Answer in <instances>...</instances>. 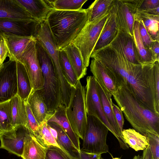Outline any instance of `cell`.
<instances>
[{
    "label": "cell",
    "mask_w": 159,
    "mask_h": 159,
    "mask_svg": "<svg viewBox=\"0 0 159 159\" xmlns=\"http://www.w3.org/2000/svg\"><path fill=\"white\" fill-rule=\"evenodd\" d=\"M87 0H49L53 9L68 11L81 10Z\"/></svg>",
    "instance_id": "obj_35"
},
{
    "label": "cell",
    "mask_w": 159,
    "mask_h": 159,
    "mask_svg": "<svg viewBox=\"0 0 159 159\" xmlns=\"http://www.w3.org/2000/svg\"><path fill=\"white\" fill-rule=\"evenodd\" d=\"M154 87L155 108L159 113V62H157L156 67Z\"/></svg>",
    "instance_id": "obj_42"
},
{
    "label": "cell",
    "mask_w": 159,
    "mask_h": 159,
    "mask_svg": "<svg viewBox=\"0 0 159 159\" xmlns=\"http://www.w3.org/2000/svg\"><path fill=\"white\" fill-rule=\"evenodd\" d=\"M138 21L139 33L143 44L146 48L150 51L151 47L155 41L153 40L149 35L143 21L141 20Z\"/></svg>",
    "instance_id": "obj_41"
},
{
    "label": "cell",
    "mask_w": 159,
    "mask_h": 159,
    "mask_svg": "<svg viewBox=\"0 0 159 159\" xmlns=\"http://www.w3.org/2000/svg\"><path fill=\"white\" fill-rule=\"evenodd\" d=\"M112 105L113 112L122 135L124 122L123 112L120 108L113 102H112Z\"/></svg>",
    "instance_id": "obj_43"
},
{
    "label": "cell",
    "mask_w": 159,
    "mask_h": 159,
    "mask_svg": "<svg viewBox=\"0 0 159 159\" xmlns=\"http://www.w3.org/2000/svg\"><path fill=\"white\" fill-rule=\"evenodd\" d=\"M45 159H79L58 147L51 146L47 148Z\"/></svg>",
    "instance_id": "obj_38"
},
{
    "label": "cell",
    "mask_w": 159,
    "mask_h": 159,
    "mask_svg": "<svg viewBox=\"0 0 159 159\" xmlns=\"http://www.w3.org/2000/svg\"><path fill=\"white\" fill-rule=\"evenodd\" d=\"M62 49L67 55L78 80H80L86 75L87 68L84 64L79 49L72 43Z\"/></svg>",
    "instance_id": "obj_27"
},
{
    "label": "cell",
    "mask_w": 159,
    "mask_h": 159,
    "mask_svg": "<svg viewBox=\"0 0 159 159\" xmlns=\"http://www.w3.org/2000/svg\"><path fill=\"white\" fill-rule=\"evenodd\" d=\"M141 157L139 155L134 156L133 159H141Z\"/></svg>",
    "instance_id": "obj_49"
},
{
    "label": "cell",
    "mask_w": 159,
    "mask_h": 159,
    "mask_svg": "<svg viewBox=\"0 0 159 159\" xmlns=\"http://www.w3.org/2000/svg\"><path fill=\"white\" fill-rule=\"evenodd\" d=\"M118 29L113 5L109 11L107 19L93 51L101 49L109 44L117 35Z\"/></svg>",
    "instance_id": "obj_19"
},
{
    "label": "cell",
    "mask_w": 159,
    "mask_h": 159,
    "mask_svg": "<svg viewBox=\"0 0 159 159\" xmlns=\"http://www.w3.org/2000/svg\"><path fill=\"white\" fill-rule=\"evenodd\" d=\"M86 89L80 80L71 87L70 101L66 108L67 117L75 133L82 140L87 124L85 105Z\"/></svg>",
    "instance_id": "obj_5"
},
{
    "label": "cell",
    "mask_w": 159,
    "mask_h": 159,
    "mask_svg": "<svg viewBox=\"0 0 159 159\" xmlns=\"http://www.w3.org/2000/svg\"><path fill=\"white\" fill-rule=\"evenodd\" d=\"M143 151L141 159H153L148 146Z\"/></svg>",
    "instance_id": "obj_47"
},
{
    "label": "cell",
    "mask_w": 159,
    "mask_h": 159,
    "mask_svg": "<svg viewBox=\"0 0 159 159\" xmlns=\"http://www.w3.org/2000/svg\"><path fill=\"white\" fill-rule=\"evenodd\" d=\"M153 159H159V136L148 134L146 136Z\"/></svg>",
    "instance_id": "obj_40"
},
{
    "label": "cell",
    "mask_w": 159,
    "mask_h": 159,
    "mask_svg": "<svg viewBox=\"0 0 159 159\" xmlns=\"http://www.w3.org/2000/svg\"><path fill=\"white\" fill-rule=\"evenodd\" d=\"M3 64L2 63L0 59V70H1Z\"/></svg>",
    "instance_id": "obj_50"
},
{
    "label": "cell",
    "mask_w": 159,
    "mask_h": 159,
    "mask_svg": "<svg viewBox=\"0 0 159 159\" xmlns=\"http://www.w3.org/2000/svg\"><path fill=\"white\" fill-rule=\"evenodd\" d=\"M56 122L60 125L77 149L79 151H80V138L74 132L71 127L66 115L65 107L61 105L54 112L48 114L47 122Z\"/></svg>",
    "instance_id": "obj_20"
},
{
    "label": "cell",
    "mask_w": 159,
    "mask_h": 159,
    "mask_svg": "<svg viewBox=\"0 0 159 159\" xmlns=\"http://www.w3.org/2000/svg\"><path fill=\"white\" fill-rule=\"evenodd\" d=\"M100 159H106L104 158L101 157Z\"/></svg>",
    "instance_id": "obj_53"
},
{
    "label": "cell",
    "mask_w": 159,
    "mask_h": 159,
    "mask_svg": "<svg viewBox=\"0 0 159 159\" xmlns=\"http://www.w3.org/2000/svg\"><path fill=\"white\" fill-rule=\"evenodd\" d=\"M58 55L60 68L64 77L71 87L75 86L78 80L66 52L63 49L59 50Z\"/></svg>",
    "instance_id": "obj_32"
},
{
    "label": "cell",
    "mask_w": 159,
    "mask_h": 159,
    "mask_svg": "<svg viewBox=\"0 0 159 159\" xmlns=\"http://www.w3.org/2000/svg\"><path fill=\"white\" fill-rule=\"evenodd\" d=\"M17 92L16 62L9 59L0 70V103L10 100Z\"/></svg>",
    "instance_id": "obj_12"
},
{
    "label": "cell",
    "mask_w": 159,
    "mask_h": 159,
    "mask_svg": "<svg viewBox=\"0 0 159 159\" xmlns=\"http://www.w3.org/2000/svg\"><path fill=\"white\" fill-rule=\"evenodd\" d=\"M48 127L56 141L57 140V133L56 130L48 124Z\"/></svg>",
    "instance_id": "obj_48"
},
{
    "label": "cell",
    "mask_w": 159,
    "mask_h": 159,
    "mask_svg": "<svg viewBox=\"0 0 159 159\" xmlns=\"http://www.w3.org/2000/svg\"><path fill=\"white\" fill-rule=\"evenodd\" d=\"M31 111L40 125L47 121L48 113L39 89L33 90L27 100Z\"/></svg>",
    "instance_id": "obj_24"
},
{
    "label": "cell",
    "mask_w": 159,
    "mask_h": 159,
    "mask_svg": "<svg viewBox=\"0 0 159 159\" xmlns=\"http://www.w3.org/2000/svg\"><path fill=\"white\" fill-rule=\"evenodd\" d=\"M25 107L27 115V124L25 128L30 134L34 136L44 146L39 134V125L34 116L27 101L25 102Z\"/></svg>",
    "instance_id": "obj_36"
},
{
    "label": "cell",
    "mask_w": 159,
    "mask_h": 159,
    "mask_svg": "<svg viewBox=\"0 0 159 159\" xmlns=\"http://www.w3.org/2000/svg\"><path fill=\"white\" fill-rule=\"evenodd\" d=\"M0 18L36 20L17 0H0Z\"/></svg>",
    "instance_id": "obj_17"
},
{
    "label": "cell",
    "mask_w": 159,
    "mask_h": 159,
    "mask_svg": "<svg viewBox=\"0 0 159 159\" xmlns=\"http://www.w3.org/2000/svg\"><path fill=\"white\" fill-rule=\"evenodd\" d=\"M39 132L43 143L45 147L48 148L51 146H53L61 148L48 129L47 121L43 122L39 125Z\"/></svg>",
    "instance_id": "obj_37"
},
{
    "label": "cell",
    "mask_w": 159,
    "mask_h": 159,
    "mask_svg": "<svg viewBox=\"0 0 159 159\" xmlns=\"http://www.w3.org/2000/svg\"><path fill=\"white\" fill-rule=\"evenodd\" d=\"M112 159H120V158H118V157H115V158H112Z\"/></svg>",
    "instance_id": "obj_51"
},
{
    "label": "cell",
    "mask_w": 159,
    "mask_h": 159,
    "mask_svg": "<svg viewBox=\"0 0 159 159\" xmlns=\"http://www.w3.org/2000/svg\"><path fill=\"white\" fill-rule=\"evenodd\" d=\"M17 94L10 99L12 125L13 128L23 125L26 127L27 115L25 102Z\"/></svg>",
    "instance_id": "obj_25"
},
{
    "label": "cell",
    "mask_w": 159,
    "mask_h": 159,
    "mask_svg": "<svg viewBox=\"0 0 159 159\" xmlns=\"http://www.w3.org/2000/svg\"><path fill=\"white\" fill-rule=\"evenodd\" d=\"M9 54L4 40L2 37L0 40V59L3 64L7 57H9Z\"/></svg>",
    "instance_id": "obj_44"
},
{
    "label": "cell",
    "mask_w": 159,
    "mask_h": 159,
    "mask_svg": "<svg viewBox=\"0 0 159 159\" xmlns=\"http://www.w3.org/2000/svg\"><path fill=\"white\" fill-rule=\"evenodd\" d=\"M34 38L40 42L51 58L55 67L60 89L62 91L68 90L70 88V85L61 70L59 62V50L57 49L46 20L39 24Z\"/></svg>",
    "instance_id": "obj_9"
},
{
    "label": "cell",
    "mask_w": 159,
    "mask_h": 159,
    "mask_svg": "<svg viewBox=\"0 0 159 159\" xmlns=\"http://www.w3.org/2000/svg\"><path fill=\"white\" fill-rule=\"evenodd\" d=\"M114 99L134 129L145 136H159V114L141 104L123 84L112 94Z\"/></svg>",
    "instance_id": "obj_2"
},
{
    "label": "cell",
    "mask_w": 159,
    "mask_h": 159,
    "mask_svg": "<svg viewBox=\"0 0 159 159\" xmlns=\"http://www.w3.org/2000/svg\"><path fill=\"white\" fill-rule=\"evenodd\" d=\"M109 12L93 21L87 22L72 43L79 49L84 66L89 63L90 56L107 19Z\"/></svg>",
    "instance_id": "obj_6"
},
{
    "label": "cell",
    "mask_w": 159,
    "mask_h": 159,
    "mask_svg": "<svg viewBox=\"0 0 159 159\" xmlns=\"http://www.w3.org/2000/svg\"><path fill=\"white\" fill-rule=\"evenodd\" d=\"M40 23L37 20L0 18V34H10L34 37Z\"/></svg>",
    "instance_id": "obj_13"
},
{
    "label": "cell",
    "mask_w": 159,
    "mask_h": 159,
    "mask_svg": "<svg viewBox=\"0 0 159 159\" xmlns=\"http://www.w3.org/2000/svg\"><path fill=\"white\" fill-rule=\"evenodd\" d=\"M108 130L107 126L98 118L87 115V126L81 150L99 155L108 152L109 148L107 138Z\"/></svg>",
    "instance_id": "obj_7"
},
{
    "label": "cell",
    "mask_w": 159,
    "mask_h": 159,
    "mask_svg": "<svg viewBox=\"0 0 159 159\" xmlns=\"http://www.w3.org/2000/svg\"><path fill=\"white\" fill-rule=\"evenodd\" d=\"M96 81L97 91L104 112L111 126L118 134L122 136L112 109L111 98L112 94L96 80Z\"/></svg>",
    "instance_id": "obj_22"
},
{
    "label": "cell",
    "mask_w": 159,
    "mask_h": 159,
    "mask_svg": "<svg viewBox=\"0 0 159 159\" xmlns=\"http://www.w3.org/2000/svg\"><path fill=\"white\" fill-rule=\"evenodd\" d=\"M134 20H142L152 39L159 42V16L144 12L138 9L134 15Z\"/></svg>",
    "instance_id": "obj_28"
},
{
    "label": "cell",
    "mask_w": 159,
    "mask_h": 159,
    "mask_svg": "<svg viewBox=\"0 0 159 159\" xmlns=\"http://www.w3.org/2000/svg\"><path fill=\"white\" fill-rule=\"evenodd\" d=\"M47 124L55 129L57 133V142L62 149L74 157H78L79 151L74 145L61 127L56 122H50Z\"/></svg>",
    "instance_id": "obj_31"
},
{
    "label": "cell",
    "mask_w": 159,
    "mask_h": 159,
    "mask_svg": "<svg viewBox=\"0 0 159 159\" xmlns=\"http://www.w3.org/2000/svg\"><path fill=\"white\" fill-rule=\"evenodd\" d=\"M114 0H96L88 8V22L95 20L108 12L113 5Z\"/></svg>",
    "instance_id": "obj_33"
},
{
    "label": "cell",
    "mask_w": 159,
    "mask_h": 159,
    "mask_svg": "<svg viewBox=\"0 0 159 159\" xmlns=\"http://www.w3.org/2000/svg\"><path fill=\"white\" fill-rule=\"evenodd\" d=\"M38 60L43 78L39 89L48 114L53 113L62 104V97L53 62L39 42L36 40Z\"/></svg>",
    "instance_id": "obj_4"
},
{
    "label": "cell",
    "mask_w": 159,
    "mask_h": 159,
    "mask_svg": "<svg viewBox=\"0 0 159 159\" xmlns=\"http://www.w3.org/2000/svg\"><path fill=\"white\" fill-rule=\"evenodd\" d=\"M91 57L113 72L119 86L123 84L141 104L159 114L155 108L153 89L156 62L143 65L134 64L128 61L119 47L110 44L94 51Z\"/></svg>",
    "instance_id": "obj_1"
},
{
    "label": "cell",
    "mask_w": 159,
    "mask_h": 159,
    "mask_svg": "<svg viewBox=\"0 0 159 159\" xmlns=\"http://www.w3.org/2000/svg\"><path fill=\"white\" fill-rule=\"evenodd\" d=\"M86 82L85 100L87 115L98 118L116 137L120 147L124 150L128 149L129 146L124 143L122 136L118 134L111 126L104 112L97 91L95 78L93 76H88Z\"/></svg>",
    "instance_id": "obj_8"
},
{
    "label": "cell",
    "mask_w": 159,
    "mask_h": 159,
    "mask_svg": "<svg viewBox=\"0 0 159 159\" xmlns=\"http://www.w3.org/2000/svg\"><path fill=\"white\" fill-rule=\"evenodd\" d=\"M153 58L155 61H159V42L155 41L150 48Z\"/></svg>",
    "instance_id": "obj_46"
},
{
    "label": "cell",
    "mask_w": 159,
    "mask_h": 159,
    "mask_svg": "<svg viewBox=\"0 0 159 159\" xmlns=\"http://www.w3.org/2000/svg\"><path fill=\"white\" fill-rule=\"evenodd\" d=\"M18 95L24 101L26 102L33 90L30 79L24 65L16 61Z\"/></svg>",
    "instance_id": "obj_26"
},
{
    "label": "cell",
    "mask_w": 159,
    "mask_h": 159,
    "mask_svg": "<svg viewBox=\"0 0 159 159\" xmlns=\"http://www.w3.org/2000/svg\"><path fill=\"white\" fill-rule=\"evenodd\" d=\"M88 8L75 11L52 9L46 19L57 49L71 43L87 23Z\"/></svg>",
    "instance_id": "obj_3"
},
{
    "label": "cell",
    "mask_w": 159,
    "mask_h": 159,
    "mask_svg": "<svg viewBox=\"0 0 159 159\" xmlns=\"http://www.w3.org/2000/svg\"><path fill=\"white\" fill-rule=\"evenodd\" d=\"M122 137L124 143L136 152L144 150L148 146L146 137L134 129H123Z\"/></svg>",
    "instance_id": "obj_30"
},
{
    "label": "cell",
    "mask_w": 159,
    "mask_h": 159,
    "mask_svg": "<svg viewBox=\"0 0 159 159\" xmlns=\"http://www.w3.org/2000/svg\"><path fill=\"white\" fill-rule=\"evenodd\" d=\"M47 149L34 136L27 133L21 157L23 159H45Z\"/></svg>",
    "instance_id": "obj_23"
},
{
    "label": "cell",
    "mask_w": 159,
    "mask_h": 159,
    "mask_svg": "<svg viewBox=\"0 0 159 159\" xmlns=\"http://www.w3.org/2000/svg\"><path fill=\"white\" fill-rule=\"evenodd\" d=\"M139 22L135 20L133 34L139 61L142 65L154 63L156 61L151 51L146 48L143 44L139 33Z\"/></svg>",
    "instance_id": "obj_29"
},
{
    "label": "cell",
    "mask_w": 159,
    "mask_h": 159,
    "mask_svg": "<svg viewBox=\"0 0 159 159\" xmlns=\"http://www.w3.org/2000/svg\"><path fill=\"white\" fill-rule=\"evenodd\" d=\"M35 20L41 22L46 20L52 9L48 0H17Z\"/></svg>",
    "instance_id": "obj_21"
},
{
    "label": "cell",
    "mask_w": 159,
    "mask_h": 159,
    "mask_svg": "<svg viewBox=\"0 0 159 159\" xmlns=\"http://www.w3.org/2000/svg\"><path fill=\"white\" fill-rule=\"evenodd\" d=\"M138 9L149 14L159 16V0H141Z\"/></svg>",
    "instance_id": "obj_39"
},
{
    "label": "cell",
    "mask_w": 159,
    "mask_h": 159,
    "mask_svg": "<svg viewBox=\"0 0 159 159\" xmlns=\"http://www.w3.org/2000/svg\"><path fill=\"white\" fill-rule=\"evenodd\" d=\"M13 129L10 100L0 103V134Z\"/></svg>",
    "instance_id": "obj_34"
},
{
    "label": "cell",
    "mask_w": 159,
    "mask_h": 159,
    "mask_svg": "<svg viewBox=\"0 0 159 159\" xmlns=\"http://www.w3.org/2000/svg\"><path fill=\"white\" fill-rule=\"evenodd\" d=\"M90 69L95 79L112 94L116 91L119 87L118 84L114 74L107 67L100 61L93 59Z\"/></svg>",
    "instance_id": "obj_15"
},
{
    "label": "cell",
    "mask_w": 159,
    "mask_h": 159,
    "mask_svg": "<svg viewBox=\"0 0 159 159\" xmlns=\"http://www.w3.org/2000/svg\"><path fill=\"white\" fill-rule=\"evenodd\" d=\"M2 35L1 34H0V40L2 39Z\"/></svg>",
    "instance_id": "obj_52"
},
{
    "label": "cell",
    "mask_w": 159,
    "mask_h": 159,
    "mask_svg": "<svg viewBox=\"0 0 159 159\" xmlns=\"http://www.w3.org/2000/svg\"><path fill=\"white\" fill-rule=\"evenodd\" d=\"M110 44L118 46L129 61L134 64L140 65L133 36L119 29L117 35Z\"/></svg>",
    "instance_id": "obj_18"
},
{
    "label": "cell",
    "mask_w": 159,
    "mask_h": 159,
    "mask_svg": "<svg viewBox=\"0 0 159 159\" xmlns=\"http://www.w3.org/2000/svg\"><path fill=\"white\" fill-rule=\"evenodd\" d=\"M18 61L25 66L33 90L42 89L43 86V78L38 58L35 38L27 46Z\"/></svg>",
    "instance_id": "obj_11"
},
{
    "label": "cell",
    "mask_w": 159,
    "mask_h": 159,
    "mask_svg": "<svg viewBox=\"0 0 159 159\" xmlns=\"http://www.w3.org/2000/svg\"><path fill=\"white\" fill-rule=\"evenodd\" d=\"M79 159H100L101 155L87 152L80 149L78 154Z\"/></svg>",
    "instance_id": "obj_45"
},
{
    "label": "cell",
    "mask_w": 159,
    "mask_h": 159,
    "mask_svg": "<svg viewBox=\"0 0 159 159\" xmlns=\"http://www.w3.org/2000/svg\"><path fill=\"white\" fill-rule=\"evenodd\" d=\"M29 133L23 125L18 126L0 134V148L21 157L24 147L25 138Z\"/></svg>",
    "instance_id": "obj_14"
},
{
    "label": "cell",
    "mask_w": 159,
    "mask_h": 159,
    "mask_svg": "<svg viewBox=\"0 0 159 159\" xmlns=\"http://www.w3.org/2000/svg\"><path fill=\"white\" fill-rule=\"evenodd\" d=\"M141 0H114L113 7L119 29L133 36L134 15Z\"/></svg>",
    "instance_id": "obj_10"
},
{
    "label": "cell",
    "mask_w": 159,
    "mask_h": 159,
    "mask_svg": "<svg viewBox=\"0 0 159 159\" xmlns=\"http://www.w3.org/2000/svg\"><path fill=\"white\" fill-rule=\"evenodd\" d=\"M2 36L7 48L10 60L19 61L22 54L29 43L34 39L10 34H3Z\"/></svg>",
    "instance_id": "obj_16"
}]
</instances>
